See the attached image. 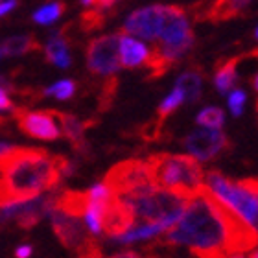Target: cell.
<instances>
[{
  "label": "cell",
  "instance_id": "cell-1",
  "mask_svg": "<svg viewBox=\"0 0 258 258\" xmlns=\"http://www.w3.org/2000/svg\"><path fill=\"white\" fill-rule=\"evenodd\" d=\"M157 245H186L198 258H229L256 247L258 232L203 186Z\"/></svg>",
  "mask_w": 258,
  "mask_h": 258
},
{
  "label": "cell",
  "instance_id": "cell-2",
  "mask_svg": "<svg viewBox=\"0 0 258 258\" xmlns=\"http://www.w3.org/2000/svg\"><path fill=\"white\" fill-rule=\"evenodd\" d=\"M78 170L72 159L44 148H11L0 157V209L57 190Z\"/></svg>",
  "mask_w": 258,
  "mask_h": 258
},
{
  "label": "cell",
  "instance_id": "cell-3",
  "mask_svg": "<svg viewBox=\"0 0 258 258\" xmlns=\"http://www.w3.org/2000/svg\"><path fill=\"white\" fill-rule=\"evenodd\" d=\"M155 186L175 194L183 199L196 198L205 186L201 162L190 155L155 153L146 159Z\"/></svg>",
  "mask_w": 258,
  "mask_h": 258
},
{
  "label": "cell",
  "instance_id": "cell-4",
  "mask_svg": "<svg viewBox=\"0 0 258 258\" xmlns=\"http://www.w3.org/2000/svg\"><path fill=\"white\" fill-rule=\"evenodd\" d=\"M135 216V223H155L168 231L183 214L186 201L175 194L162 190L155 184L140 188L127 196H120Z\"/></svg>",
  "mask_w": 258,
  "mask_h": 258
},
{
  "label": "cell",
  "instance_id": "cell-5",
  "mask_svg": "<svg viewBox=\"0 0 258 258\" xmlns=\"http://www.w3.org/2000/svg\"><path fill=\"white\" fill-rule=\"evenodd\" d=\"M205 188L258 232V179L231 181L210 170L205 173Z\"/></svg>",
  "mask_w": 258,
  "mask_h": 258
},
{
  "label": "cell",
  "instance_id": "cell-6",
  "mask_svg": "<svg viewBox=\"0 0 258 258\" xmlns=\"http://www.w3.org/2000/svg\"><path fill=\"white\" fill-rule=\"evenodd\" d=\"M159 43L151 54L159 57L164 64L172 69L173 64L181 61L184 54H188L194 46V32L190 28L188 13L181 6H166L164 21L157 37Z\"/></svg>",
  "mask_w": 258,
  "mask_h": 258
},
{
  "label": "cell",
  "instance_id": "cell-7",
  "mask_svg": "<svg viewBox=\"0 0 258 258\" xmlns=\"http://www.w3.org/2000/svg\"><path fill=\"white\" fill-rule=\"evenodd\" d=\"M103 184L111 190L113 196H127L140 188L151 186V173L148 168V162L140 159H129L114 164L103 179Z\"/></svg>",
  "mask_w": 258,
  "mask_h": 258
},
{
  "label": "cell",
  "instance_id": "cell-8",
  "mask_svg": "<svg viewBox=\"0 0 258 258\" xmlns=\"http://www.w3.org/2000/svg\"><path fill=\"white\" fill-rule=\"evenodd\" d=\"M120 33L92 39L87 44V69L94 76H114L120 69Z\"/></svg>",
  "mask_w": 258,
  "mask_h": 258
},
{
  "label": "cell",
  "instance_id": "cell-9",
  "mask_svg": "<svg viewBox=\"0 0 258 258\" xmlns=\"http://www.w3.org/2000/svg\"><path fill=\"white\" fill-rule=\"evenodd\" d=\"M183 146L198 162H209L231 150V140L221 129L199 127L184 137Z\"/></svg>",
  "mask_w": 258,
  "mask_h": 258
},
{
  "label": "cell",
  "instance_id": "cell-10",
  "mask_svg": "<svg viewBox=\"0 0 258 258\" xmlns=\"http://www.w3.org/2000/svg\"><path fill=\"white\" fill-rule=\"evenodd\" d=\"M50 223H52V231L61 242V245L67 251H72L76 254L83 251L87 243L94 238L80 218H70L55 209L50 212Z\"/></svg>",
  "mask_w": 258,
  "mask_h": 258
},
{
  "label": "cell",
  "instance_id": "cell-11",
  "mask_svg": "<svg viewBox=\"0 0 258 258\" xmlns=\"http://www.w3.org/2000/svg\"><path fill=\"white\" fill-rule=\"evenodd\" d=\"M164 10H166V6L153 4L133 11L125 19L120 33L144 39V41H157L162 28V21H164Z\"/></svg>",
  "mask_w": 258,
  "mask_h": 258
},
{
  "label": "cell",
  "instance_id": "cell-12",
  "mask_svg": "<svg viewBox=\"0 0 258 258\" xmlns=\"http://www.w3.org/2000/svg\"><path fill=\"white\" fill-rule=\"evenodd\" d=\"M13 116L17 125L22 133L33 137L37 140H57L59 139V127L55 124V118L50 111H28L26 107L13 109Z\"/></svg>",
  "mask_w": 258,
  "mask_h": 258
},
{
  "label": "cell",
  "instance_id": "cell-13",
  "mask_svg": "<svg viewBox=\"0 0 258 258\" xmlns=\"http://www.w3.org/2000/svg\"><path fill=\"white\" fill-rule=\"evenodd\" d=\"M135 225V216L124 199L111 196L102 212V232L109 238H118Z\"/></svg>",
  "mask_w": 258,
  "mask_h": 258
},
{
  "label": "cell",
  "instance_id": "cell-14",
  "mask_svg": "<svg viewBox=\"0 0 258 258\" xmlns=\"http://www.w3.org/2000/svg\"><path fill=\"white\" fill-rule=\"evenodd\" d=\"M253 0H209V2H198L190 8L196 21H229Z\"/></svg>",
  "mask_w": 258,
  "mask_h": 258
},
{
  "label": "cell",
  "instance_id": "cell-15",
  "mask_svg": "<svg viewBox=\"0 0 258 258\" xmlns=\"http://www.w3.org/2000/svg\"><path fill=\"white\" fill-rule=\"evenodd\" d=\"M52 114L54 118L59 122L61 129L59 133H63V137L69 140L72 148L78 151V155H81L83 159H91V146L85 140V131L87 127H91L94 122L89 120V122H81L78 116L70 113H61V111H55L52 109Z\"/></svg>",
  "mask_w": 258,
  "mask_h": 258
},
{
  "label": "cell",
  "instance_id": "cell-16",
  "mask_svg": "<svg viewBox=\"0 0 258 258\" xmlns=\"http://www.w3.org/2000/svg\"><path fill=\"white\" fill-rule=\"evenodd\" d=\"M70 26L72 24H67L61 30H54L50 33L48 43H46V48H44V55H46V61L59 69H69L72 59H70L69 54V46H70Z\"/></svg>",
  "mask_w": 258,
  "mask_h": 258
},
{
  "label": "cell",
  "instance_id": "cell-17",
  "mask_svg": "<svg viewBox=\"0 0 258 258\" xmlns=\"http://www.w3.org/2000/svg\"><path fill=\"white\" fill-rule=\"evenodd\" d=\"M118 54H120V67L124 69H139L144 67L148 57H150V50L144 43H140L139 39L120 33V44H118Z\"/></svg>",
  "mask_w": 258,
  "mask_h": 258
},
{
  "label": "cell",
  "instance_id": "cell-18",
  "mask_svg": "<svg viewBox=\"0 0 258 258\" xmlns=\"http://www.w3.org/2000/svg\"><path fill=\"white\" fill-rule=\"evenodd\" d=\"M55 210H59L70 218H83L89 209V194L78 190H59L55 196Z\"/></svg>",
  "mask_w": 258,
  "mask_h": 258
},
{
  "label": "cell",
  "instance_id": "cell-19",
  "mask_svg": "<svg viewBox=\"0 0 258 258\" xmlns=\"http://www.w3.org/2000/svg\"><path fill=\"white\" fill-rule=\"evenodd\" d=\"M177 89H181L184 102L196 103L203 92V70L199 67H192L177 78Z\"/></svg>",
  "mask_w": 258,
  "mask_h": 258
},
{
  "label": "cell",
  "instance_id": "cell-20",
  "mask_svg": "<svg viewBox=\"0 0 258 258\" xmlns=\"http://www.w3.org/2000/svg\"><path fill=\"white\" fill-rule=\"evenodd\" d=\"M242 57H231L221 63L216 64V74H214V85L221 94H229L232 87L236 85L238 80V63Z\"/></svg>",
  "mask_w": 258,
  "mask_h": 258
},
{
  "label": "cell",
  "instance_id": "cell-21",
  "mask_svg": "<svg viewBox=\"0 0 258 258\" xmlns=\"http://www.w3.org/2000/svg\"><path fill=\"white\" fill-rule=\"evenodd\" d=\"M41 44L37 43V39L33 35H15V37H8L0 46V52L6 57H19L24 54H32V52H39Z\"/></svg>",
  "mask_w": 258,
  "mask_h": 258
},
{
  "label": "cell",
  "instance_id": "cell-22",
  "mask_svg": "<svg viewBox=\"0 0 258 258\" xmlns=\"http://www.w3.org/2000/svg\"><path fill=\"white\" fill-rule=\"evenodd\" d=\"M161 232H164V229L161 225H155V223H135L125 234L114 238V240L118 243H133V242H140V240L159 236Z\"/></svg>",
  "mask_w": 258,
  "mask_h": 258
},
{
  "label": "cell",
  "instance_id": "cell-23",
  "mask_svg": "<svg viewBox=\"0 0 258 258\" xmlns=\"http://www.w3.org/2000/svg\"><path fill=\"white\" fill-rule=\"evenodd\" d=\"M64 10H67L64 2L55 0L52 4H46V6H43V8H39V10L33 13V22H37V24H52V22H55L63 15Z\"/></svg>",
  "mask_w": 258,
  "mask_h": 258
},
{
  "label": "cell",
  "instance_id": "cell-24",
  "mask_svg": "<svg viewBox=\"0 0 258 258\" xmlns=\"http://www.w3.org/2000/svg\"><path fill=\"white\" fill-rule=\"evenodd\" d=\"M196 122L205 129H221L225 124V114L220 107H205L199 111Z\"/></svg>",
  "mask_w": 258,
  "mask_h": 258
},
{
  "label": "cell",
  "instance_id": "cell-25",
  "mask_svg": "<svg viewBox=\"0 0 258 258\" xmlns=\"http://www.w3.org/2000/svg\"><path fill=\"white\" fill-rule=\"evenodd\" d=\"M181 103H184V96H183V92H181V89L175 87V89L162 100V103L159 105V109H157V120H159V122H164Z\"/></svg>",
  "mask_w": 258,
  "mask_h": 258
},
{
  "label": "cell",
  "instance_id": "cell-26",
  "mask_svg": "<svg viewBox=\"0 0 258 258\" xmlns=\"http://www.w3.org/2000/svg\"><path fill=\"white\" fill-rule=\"evenodd\" d=\"M105 24V11L100 10H87L81 13L80 17V26L83 32H94Z\"/></svg>",
  "mask_w": 258,
  "mask_h": 258
},
{
  "label": "cell",
  "instance_id": "cell-27",
  "mask_svg": "<svg viewBox=\"0 0 258 258\" xmlns=\"http://www.w3.org/2000/svg\"><path fill=\"white\" fill-rule=\"evenodd\" d=\"M43 94L44 96H54V98H57V100H61V102H64V100H70V98L76 94V83L72 80L57 81L55 85L44 89Z\"/></svg>",
  "mask_w": 258,
  "mask_h": 258
},
{
  "label": "cell",
  "instance_id": "cell-28",
  "mask_svg": "<svg viewBox=\"0 0 258 258\" xmlns=\"http://www.w3.org/2000/svg\"><path fill=\"white\" fill-rule=\"evenodd\" d=\"M116 85H118V80L116 76H107V80L103 83L102 92H100V98H98V109L100 111H107L111 107V103L114 102V96H116Z\"/></svg>",
  "mask_w": 258,
  "mask_h": 258
},
{
  "label": "cell",
  "instance_id": "cell-29",
  "mask_svg": "<svg viewBox=\"0 0 258 258\" xmlns=\"http://www.w3.org/2000/svg\"><path fill=\"white\" fill-rule=\"evenodd\" d=\"M245 100H247V94L243 89H232L229 92V109L234 116H240L243 113V105H245Z\"/></svg>",
  "mask_w": 258,
  "mask_h": 258
},
{
  "label": "cell",
  "instance_id": "cell-30",
  "mask_svg": "<svg viewBox=\"0 0 258 258\" xmlns=\"http://www.w3.org/2000/svg\"><path fill=\"white\" fill-rule=\"evenodd\" d=\"M32 254H33V245H30V243H24V245H19V247L15 249L13 256H15V258H30Z\"/></svg>",
  "mask_w": 258,
  "mask_h": 258
},
{
  "label": "cell",
  "instance_id": "cell-31",
  "mask_svg": "<svg viewBox=\"0 0 258 258\" xmlns=\"http://www.w3.org/2000/svg\"><path fill=\"white\" fill-rule=\"evenodd\" d=\"M109 258H157V254H142V253H137V251H122V253H116Z\"/></svg>",
  "mask_w": 258,
  "mask_h": 258
},
{
  "label": "cell",
  "instance_id": "cell-32",
  "mask_svg": "<svg viewBox=\"0 0 258 258\" xmlns=\"http://www.w3.org/2000/svg\"><path fill=\"white\" fill-rule=\"evenodd\" d=\"M13 102L8 98V92H4L0 89V111H13Z\"/></svg>",
  "mask_w": 258,
  "mask_h": 258
},
{
  "label": "cell",
  "instance_id": "cell-33",
  "mask_svg": "<svg viewBox=\"0 0 258 258\" xmlns=\"http://www.w3.org/2000/svg\"><path fill=\"white\" fill-rule=\"evenodd\" d=\"M116 2H120V0H94V4L92 6L100 11H107V10H111Z\"/></svg>",
  "mask_w": 258,
  "mask_h": 258
},
{
  "label": "cell",
  "instance_id": "cell-34",
  "mask_svg": "<svg viewBox=\"0 0 258 258\" xmlns=\"http://www.w3.org/2000/svg\"><path fill=\"white\" fill-rule=\"evenodd\" d=\"M17 8V0H6L4 4H0V17L8 15L11 10H15Z\"/></svg>",
  "mask_w": 258,
  "mask_h": 258
},
{
  "label": "cell",
  "instance_id": "cell-35",
  "mask_svg": "<svg viewBox=\"0 0 258 258\" xmlns=\"http://www.w3.org/2000/svg\"><path fill=\"white\" fill-rule=\"evenodd\" d=\"M11 148H13V146L8 144V142H0V157H4L6 153L11 150Z\"/></svg>",
  "mask_w": 258,
  "mask_h": 258
},
{
  "label": "cell",
  "instance_id": "cell-36",
  "mask_svg": "<svg viewBox=\"0 0 258 258\" xmlns=\"http://www.w3.org/2000/svg\"><path fill=\"white\" fill-rule=\"evenodd\" d=\"M247 57H254V59H258V48H253L251 52L247 54Z\"/></svg>",
  "mask_w": 258,
  "mask_h": 258
},
{
  "label": "cell",
  "instance_id": "cell-37",
  "mask_svg": "<svg viewBox=\"0 0 258 258\" xmlns=\"http://www.w3.org/2000/svg\"><path fill=\"white\" fill-rule=\"evenodd\" d=\"M251 83H253V87H254V91L258 92V72H256V76H254L253 78V81H251Z\"/></svg>",
  "mask_w": 258,
  "mask_h": 258
},
{
  "label": "cell",
  "instance_id": "cell-38",
  "mask_svg": "<svg viewBox=\"0 0 258 258\" xmlns=\"http://www.w3.org/2000/svg\"><path fill=\"white\" fill-rule=\"evenodd\" d=\"M81 4H83V6H92V4H94V0H81Z\"/></svg>",
  "mask_w": 258,
  "mask_h": 258
},
{
  "label": "cell",
  "instance_id": "cell-39",
  "mask_svg": "<svg viewBox=\"0 0 258 258\" xmlns=\"http://www.w3.org/2000/svg\"><path fill=\"white\" fill-rule=\"evenodd\" d=\"M229 258H243L242 254H229Z\"/></svg>",
  "mask_w": 258,
  "mask_h": 258
},
{
  "label": "cell",
  "instance_id": "cell-40",
  "mask_svg": "<svg viewBox=\"0 0 258 258\" xmlns=\"http://www.w3.org/2000/svg\"><path fill=\"white\" fill-rule=\"evenodd\" d=\"M251 258H258V251H254V253H251Z\"/></svg>",
  "mask_w": 258,
  "mask_h": 258
},
{
  "label": "cell",
  "instance_id": "cell-41",
  "mask_svg": "<svg viewBox=\"0 0 258 258\" xmlns=\"http://www.w3.org/2000/svg\"><path fill=\"white\" fill-rule=\"evenodd\" d=\"M254 37H256V39H258V28H256V32H254Z\"/></svg>",
  "mask_w": 258,
  "mask_h": 258
}]
</instances>
